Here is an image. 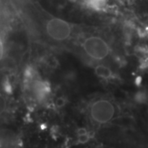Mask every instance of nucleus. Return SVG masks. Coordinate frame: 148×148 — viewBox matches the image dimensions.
<instances>
[{
	"instance_id": "f257e3e1",
	"label": "nucleus",
	"mask_w": 148,
	"mask_h": 148,
	"mask_svg": "<svg viewBox=\"0 0 148 148\" xmlns=\"http://www.w3.org/2000/svg\"><path fill=\"white\" fill-rule=\"evenodd\" d=\"M80 48L83 56L97 63L106 60L111 53L109 41L104 36L98 35H89L83 37Z\"/></svg>"
},
{
	"instance_id": "f03ea898",
	"label": "nucleus",
	"mask_w": 148,
	"mask_h": 148,
	"mask_svg": "<svg viewBox=\"0 0 148 148\" xmlns=\"http://www.w3.org/2000/svg\"><path fill=\"white\" fill-rule=\"evenodd\" d=\"M44 32L50 42L64 44L69 43L73 36V27L64 19L51 17L45 21Z\"/></svg>"
},
{
	"instance_id": "7ed1b4c3",
	"label": "nucleus",
	"mask_w": 148,
	"mask_h": 148,
	"mask_svg": "<svg viewBox=\"0 0 148 148\" xmlns=\"http://www.w3.org/2000/svg\"><path fill=\"white\" fill-rule=\"evenodd\" d=\"M95 73L97 76L103 78H109L111 77V71L106 65L99 64L95 67Z\"/></svg>"
},
{
	"instance_id": "20e7f679",
	"label": "nucleus",
	"mask_w": 148,
	"mask_h": 148,
	"mask_svg": "<svg viewBox=\"0 0 148 148\" xmlns=\"http://www.w3.org/2000/svg\"><path fill=\"white\" fill-rule=\"evenodd\" d=\"M89 3L94 4V5H101L103 3L106 2V0H88Z\"/></svg>"
}]
</instances>
